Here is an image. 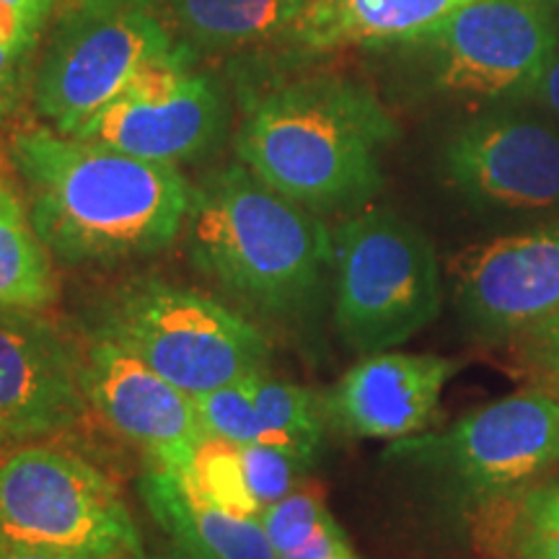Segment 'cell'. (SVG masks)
Masks as SVG:
<instances>
[{
    "mask_svg": "<svg viewBox=\"0 0 559 559\" xmlns=\"http://www.w3.org/2000/svg\"><path fill=\"white\" fill-rule=\"evenodd\" d=\"M29 218L55 260L111 264L151 257L185 230L194 187L177 166L83 143L50 128L11 135Z\"/></svg>",
    "mask_w": 559,
    "mask_h": 559,
    "instance_id": "6da1fadb",
    "label": "cell"
},
{
    "mask_svg": "<svg viewBox=\"0 0 559 559\" xmlns=\"http://www.w3.org/2000/svg\"><path fill=\"white\" fill-rule=\"evenodd\" d=\"M396 122L362 83L306 75L251 96L236 156L311 213L355 210L381 190V153Z\"/></svg>",
    "mask_w": 559,
    "mask_h": 559,
    "instance_id": "7a4b0ae2",
    "label": "cell"
},
{
    "mask_svg": "<svg viewBox=\"0 0 559 559\" xmlns=\"http://www.w3.org/2000/svg\"><path fill=\"white\" fill-rule=\"evenodd\" d=\"M185 228L194 270L249 309L283 321L317 306L332 270V230L241 160L194 187Z\"/></svg>",
    "mask_w": 559,
    "mask_h": 559,
    "instance_id": "3957f363",
    "label": "cell"
},
{
    "mask_svg": "<svg viewBox=\"0 0 559 559\" xmlns=\"http://www.w3.org/2000/svg\"><path fill=\"white\" fill-rule=\"evenodd\" d=\"M96 334L128 349L190 396L267 370L272 347L254 321L169 280H130L104 300Z\"/></svg>",
    "mask_w": 559,
    "mask_h": 559,
    "instance_id": "277c9868",
    "label": "cell"
},
{
    "mask_svg": "<svg viewBox=\"0 0 559 559\" xmlns=\"http://www.w3.org/2000/svg\"><path fill=\"white\" fill-rule=\"evenodd\" d=\"M332 236L334 324L349 349L386 353L438 317L443 283L423 230L391 210H362Z\"/></svg>",
    "mask_w": 559,
    "mask_h": 559,
    "instance_id": "5b68a950",
    "label": "cell"
},
{
    "mask_svg": "<svg viewBox=\"0 0 559 559\" xmlns=\"http://www.w3.org/2000/svg\"><path fill=\"white\" fill-rule=\"evenodd\" d=\"M177 45L151 0H73L34 68V109L55 132L73 135Z\"/></svg>",
    "mask_w": 559,
    "mask_h": 559,
    "instance_id": "8992f818",
    "label": "cell"
},
{
    "mask_svg": "<svg viewBox=\"0 0 559 559\" xmlns=\"http://www.w3.org/2000/svg\"><path fill=\"white\" fill-rule=\"evenodd\" d=\"M0 539L81 559H148L107 474L50 445H21L0 464Z\"/></svg>",
    "mask_w": 559,
    "mask_h": 559,
    "instance_id": "52a82bcc",
    "label": "cell"
},
{
    "mask_svg": "<svg viewBox=\"0 0 559 559\" xmlns=\"http://www.w3.org/2000/svg\"><path fill=\"white\" fill-rule=\"evenodd\" d=\"M198 52L179 45L151 60L70 138L156 164H187L218 148L228 102L213 75L194 70Z\"/></svg>",
    "mask_w": 559,
    "mask_h": 559,
    "instance_id": "ba28073f",
    "label": "cell"
},
{
    "mask_svg": "<svg viewBox=\"0 0 559 559\" xmlns=\"http://www.w3.org/2000/svg\"><path fill=\"white\" fill-rule=\"evenodd\" d=\"M389 459L453 481L469 502L531 485L559 461V396L526 389L430 436L394 440Z\"/></svg>",
    "mask_w": 559,
    "mask_h": 559,
    "instance_id": "9c48e42d",
    "label": "cell"
},
{
    "mask_svg": "<svg viewBox=\"0 0 559 559\" xmlns=\"http://www.w3.org/2000/svg\"><path fill=\"white\" fill-rule=\"evenodd\" d=\"M412 47L440 94L513 102L534 94L559 45L549 0H469Z\"/></svg>",
    "mask_w": 559,
    "mask_h": 559,
    "instance_id": "30bf717a",
    "label": "cell"
},
{
    "mask_svg": "<svg viewBox=\"0 0 559 559\" xmlns=\"http://www.w3.org/2000/svg\"><path fill=\"white\" fill-rule=\"evenodd\" d=\"M443 171L479 207L559 213V122L515 109L472 117L445 140Z\"/></svg>",
    "mask_w": 559,
    "mask_h": 559,
    "instance_id": "8fae6325",
    "label": "cell"
},
{
    "mask_svg": "<svg viewBox=\"0 0 559 559\" xmlns=\"http://www.w3.org/2000/svg\"><path fill=\"white\" fill-rule=\"evenodd\" d=\"M81 386L117 436L148 453L153 464L187 474L205 428L194 396L107 337L94 334L81 355Z\"/></svg>",
    "mask_w": 559,
    "mask_h": 559,
    "instance_id": "7c38bea8",
    "label": "cell"
},
{
    "mask_svg": "<svg viewBox=\"0 0 559 559\" xmlns=\"http://www.w3.org/2000/svg\"><path fill=\"white\" fill-rule=\"evenodd\" d=\"M451 280L466 324L510 340L559 309V221L461 251Z\"/></svg>",
    "mask_w": 559,
    "mask_h": 559,
    "instance_id": "4fadbf2b",
    "label": "cell"
},
{
    "mask_svg": "<svg viewBox=\"0 0 559 559\" xmlns=\"http://www.w3.org/2000/svg\"><path fill=\"white\" fill-rule=\"evenodd\" d=\"M88 409L81 355L39 311L0 309V428L16 440L73 428Z\"/></svg>",
    "mask_w": 559,
    "mask_h": 559,
    "instance_id": "5bb4252c",
    "label": "cell"
},
{
    "mask_svg": "<svg viewBox=\"0 0 559 559\" xmlns=\"http://www.w3.org/2000/svg\"><path fill=\"white\" fill-rule=\"evenodd\" d=\"M459 366L440 355H362L321 394L326 428L347 438L402 440L419 436L440 417V396Z\"/></svg>",
    "mask_w": 559,
    "mask_h": 559,
    "instance_id": "9a60e30c",
    "label": "cell"
},
{
    "mask_svg": "<svg viewBox=\"0 0 559 559\" xmlns=\"http://www.w3.org/2000/svg\"><path fill=\"white\" fill-rule=\"evenodd\" d=\"M138 489L169 542L198 559H277L260 519L215 506L185 474L153 464Z\"/></svg>",
    "mask_w": 559,
    "mask_h": 559,
    "instance_id": "2e32d148",
    "label": "cell"
},
{
    "mask_svg": "<svg viewBox=\"0 0 559 559\" xmlns=\"http://www.w3.org/2000/svg\"><path fill=\"white\" fill-rule=\"evenodd\" d=\"M464 3L469 0H309L288 34L300 52L412 47Z\"/></svg>",
    "mask_w": 559,
    "mask_h": 559,
    "instance_id": "e0dca14e",
    "label": "cell"
},
{
    "mask_svg": "<svg viewBox=\"0 0 559 559\" xmlns=\"http://www.w3.org/2000/svg\"><path fill=\"white\" fill-rule=\"evenodd\" d=\"M466 528L477 559H559V481L469 502Z\"/></svg>",
    "mask_w": 559,
    "mask_h": 559,
    "instance_id": "ac0fdd59",
    "label": "cell"
},
{
    "mask_svg": "<svg viewBox=\"0 0 559 559\" xmlns=\"http://www.w3.org/2000/svg\"><path fill=\"white\" fill-rule=\"evenodd\" d=\"M309 0H164L166 21L194 52H226L283 34Z\"/></svg>",
    "mask_w": 559,
    "mask_h": 559,
    "instance_id": "d6986e66",
    "label": "cell"
},
{
    "mask_svg": "<svg viewBox=\"0 0 559 559\" xmlns=\"http://www.w3.org/2000/svg\"><path fill=\"white\" fill-rule=\"evenodd\" d=\"M58 298L50 251L32 226L0 158V309L45 311Z\"/></svg>",
    "mask_w": 559,
    "mask_h": 559,
    "instance_id": "ffe728a7",
    "label": "cell"
},
{
    "mask_svg": "<svg viewBox=\"0 0 559 559\" xmlns=\"http://www.w3.org/2000/svg\"><path fill=\"white\" fill-rule=\"evenodd\" d=\"M249 386L262 425V443L290 453L306 469L317 464L326 430L321 394L272 379L267 370L251 373Z\"/></svg>",
    "mask_w": 559,
    "mask_h": 559,
    "instance_id": "44dd1931",
    "label": "cell"
},
{
    "mask_svg": "<svg viewBox=\"0 0 559 559\" xmlns=\"http://www.w3.org/2000/svg\"><path fill=\"white\" fill-rule=\"evenodd\" d=\"M185 477L190 479L207 500L230 510V513L251 515V519H260L262 515L254 495L249 492L239 443H228V440L205 436L200 440L190 464V472H187Z\"/></svg>",
    "mask_w": 559,
    "mask_h": 559,
    "instance_id": "7402d4cb",
    "label": "cell"
},
{
    "mask_svg": "<svg viewBox=\"0 0 559 559\" xmlns=\"http://www.w3.org/2000/svg\"><path fill=\"white\" fill-rule=\"evenodd\" d=\"M330 519H334V515L326 508L324 492L313 485H298L283 500L272 502L260 515L277 557L288 555L300 544L309 542Z\"/></svg>",
    "mask_w": 559,
    "mask_h": 559,
    "instance_id": "603a6c76",
    "label": "cell"
},
{
    "mask_svg": "<svg viewBox=\"0 0 559 559\" xmlns=\"http://www.w3.org/2000/svg\"><path fill=\"white\" fill-rule=\"evenodd\" d=\"M205 436L228 440V443H262V425L257 417L249 376L207 394L194 396Z\"/></svg>",
    "mask_w": 559,
    "mask_h": 559,
    "instance_id": "cb8c5ba5",
    "label": "cell"
},
{
    "mask_svg": "<svg viewBox=\"0 0 559 559\" xmlns=\"http://www.w3.org/2000/svg\"><path fill=\"white\" fill-rule=\"evenodd\" d=\"M510 355L534 389L559 396V309L515 332Z\"/></svg>",
    "mask_w": 559,
    "mask_h": 559,
    "instance_id": "d4e9b609",
    "label": "cell"
},
{
    "mask_svg": "<svg viewBox=\"0 0 559 559\" xmlns=\"http://www.w3.org/2000/svg\"><path fill=\"white\" fill-rule=\"evenodd\" d=\"M243 474H247L249 492L254 495L257 506L264 513L272 502L283 500L285 495L298 487V477L306 466L290 456V453L264 443L239 445Z\"/></svg>",
    "mask_w": 559,
    "mask_h": 559,
    "instance_id": "484cf974",
    "label": "cell"
},
{
    "mask_svg": "<svg viewBox=\"0 0 559 559\" xmlns=\"http://www.w3.org/2000/svg\"><path fill=\"white\" fill-rule=\"evenodd\" d=\"M39 37L41 29H37L16 5L0 0V50L19 55V58H32Z\"/></svg>",
    "mask_w": 559,
    "mask_h": 559,
    "instance_id": "4316f807",
    "label": "cell"
},
{
    "mask_svg": "<svg viewBox=\"0 0 559 559\" xmlns=\"http://www.w3.org/2000/svg\"><path fill=\"white\" fill-rule=\"evenodd\" d=\"M277 559H358V555H355L353 544L347 542L340 523L330 519L309 542L300 544L298 549L288 551V555H280Z\"/></svg>",
    "mask_w": 559,
    "mask_h": 559,
    "instance_id": "83f0119b",
    "label": "cell"
},
{
    "mask_svg": "<svg viewBox=\"0 0 559 559\" xmlns=\"http://www.w3.org/2000/svg\"><path fill=\"white\" fill-rule=\"evenodd\" d=\"M531 96H534V99L549 111L551 120L559 122V47L557 52L551 55L549 66L544 70V75L539 79V83H536L534 94Z\"/></svg>",
    "mask_w": 559,
    "mask_h": 559,
    "instance_id": "f1b7e54d",
    "label": "cell"
},
{
    "mask_svg": "<svg viewBox=\"0 0 559 559\" xmlns=\"http://www.w3.org/2000/svg\"><path fill=\"white\" fill-rule=\"evenodd\" d=\"M0 559H81L66 551L41 549V547H26V544H13L0 539Z\"/></svg>",
    "mask_w": 559,
    "mask_h": 559,
    "instance_id": "f546056e",
    "label": "cell"
},
{
    "mask_svg": "<svg viewBox=\"0 0 559 559\" xmlns=\"http://www.w3.org/2000/svg\"><path fill=\"white\" fill-rule=\"evenodd\" d=\"M5 3L16 5V9L41 32H45V26L50 24L55 9H58V0H5Z\"/></svg>",
    "mask_w": 559,
    "mask_h": 559,
    "instance_id": "4dcf8cb0",
    "label": "cell"
},
{
    "mask_svg": "<svg viewBox=\"0 0 559 559\" xmlns=\"http://www.w3.org/2000/svg\"><path fill=\"white\" fill-rule=\"evenodd\" d=\"M148 559H198V557L190 555V551H185L181 547H177L174 542H169V544H164V547L153 549Z\"/></svg>",
    "mask_w": 559,
    "mask_h": 559,
    "instance_id": "1f68e13d",
    "label": "cell"
},
{
    "mask_svg": "<svg viewBox=\"0 0 559 559\" xmlns=\"http://www.w3.org/2000/svg\"><path fill=\"white\" fill-rule=\"evenodd\" d=\"M19 440L16 438H13V436H9V432H5L3 428H0V464H3V461L5 459H9L11 456V453L13 451H16L19 449Z\"/></svg>",
    "mask_w": 559,
    "mask_h": 559,
    "instance_id": "d6a6232c",
    "label": "cell"
},
{
    "mask_svg": "<svg viewBox=\"0 0 559 559\" xmlns=\"http://www.w3.org/2000/svg\"><path fill=\"white\" fill-rule=\"evenodd\" d=\"M555 3H559V0H555Z\"/></svg>",
    "mask_w": 559,
    "mask_h": 559,
    "instance_id": "836d02e7",
    "label": "cell"
}]
</instances>
